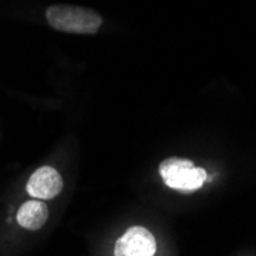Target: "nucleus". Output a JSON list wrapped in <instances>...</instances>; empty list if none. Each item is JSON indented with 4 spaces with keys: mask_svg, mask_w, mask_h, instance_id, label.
<instances>
[{
    "mask_svg": "<svg viewBox=\"0 0 256 256\" xmlns=\"http://www.w3.org/2000/svg\"><path fill=\"white\" fill-rule=\"evenodd\" d=\"M16 220L22 228L37 232L50 220V208L46 206V202L32 198L25 201L18 207Z\"/></svg>",
    "mask_w": 256,
    "mask_h": 256,
    "instance_id": "39448f33",
    "label": "nucleus"
},
{
    "mask_svg": "<svg viewBox=\"0 0 256 256\" xmlns=\"http://www.w3.org/2000/svg\"><path fill=\"white\" fill-rule=\"evenodd\" d=\"M158 174L169 189L180 194H194L208 180V174L204 168L195 164L192 160L180 156L162 160L158 166Z\"/></svg>",
    "mask_w": 256,
    "mask_h": 256,
    "instance_id": "f257e3e1",
    "label": "nucleus"
},
{
    "mask_svg": "<svg viewBox=\"0 0 256 256\" xmlns=\"http://www.w3.org/2000/svg\"><path fill=\"white\" fill-rule=\"evenodd\" d=\"M50 25L68 34H96L103 25V17L89 8L71 5H52L46 10Z\"/></svg>",
    "mask_w": 256,
    "mask_h": 256,
    "instance_id": "f03ea898",
    "label": "nucleus"
},
{
    "mask_svg": "<svg viewBox=\"0 0 256 256\" xmlns=\"http://www.w3.org/2000/svg\"><path fill=\"white\" fill-rule=\"evenodd\" d=\"M63 190L62 174L52 166H42L32 172L26 182V194L40 201L57 198Z\"/></svg>",
    "mask_w": 256,
    "mask_h": 256,
    "instance_id": "20e7f679",
    "label": "nucleus"
},
{
    "mask_svg": "<svg viewBox=\"0 0 256 256\" xmlns=\"http://www.w3.org/2000/svg\"><path fill=\"white\" fill-rule=\"evenodd\" d=\"M156 240L144 226H130L115 241L114 256H155Z\"/></svg>",
    "mask_w": 256,
    "mask_h": 256,
    "instance_id": "7ed1b4c3",
    "label": "nucleus"
}]
</instances>
